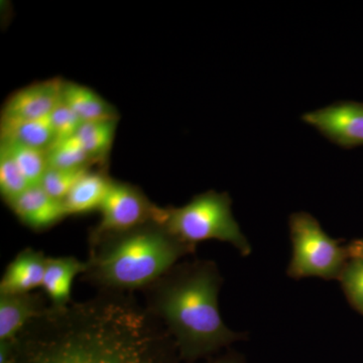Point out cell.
Instances as JSON below:
<instances>
[{
  "label": "cell",
  "mask_w": 363,
  "mask_h": 363,
  "mask_svg": "<svg viewBox=\"0 0 363 363\" xmlns=\"http://www.w3.org/2000/svg\"><path fill=\"white\" fill-rule=\"evenodd\" d=\"M30 187L9 152L0 147V193L4 202L9 205Z\"/></svg>",
  "instance_id": "d6986e66"
},
{
  "label": "cell",
  "mask_w": 363,
  "mask_h": 363,
  "mask_svg": "<svg viewBox=\"0 0 363 363\" xmlns=\"http://www.w3.org/2000/svg\"><path fill=\"white\" fill-rule=\"evenodd\" d=\"M116 128V121L84 123L73 138L96 162L97 166L104 169L108 162Z\"/></svg>",
  "instance_id": "2e32d148"
},
{
  "label": "cell",
  "mask_w": 363,
  "mask_h": 363,
  "mask_svg": "<svg viewBox=\"0 0 363 363\" xmlns=\"http://www.w3.org/2000/svg\"><path fill=\"white\" fill-rule=\"evenodd\" d=\"M91 169H63L49 168L40 186L54 199L63 202L76 183Z\"/></svg>",
  "instance_id": "ffe728a7"
},
{
  "label": "cell",
  "mask_w": 363,
  "mask_h": 363,
  "mask_svg": "<svg viewBox=\"0 0 363 363\" xmlns=\"http://www.w3.org/2000/svg\"><path fill=\"white\" fill-rule=\"evenodd\" d=\"M204 363H247V362H245V358L240 353L228 351L225 354L208 360V362Z\"/></svg>",
  "instance_id": "603a6c76"
},
{
  "label": "cell",
  "mask_w": 363,
  "mask_h": 363,
  "mask_svg": "<svg viewBox=\"0 0 363 363\" xmlns=\"http://www.w3.org/2000/svg\"><path fill=\"white\" fill-rule=\"evenodd\" d=\"M111 180L106 169H89L63 200L67 215H84L99 210Z\"/></svg>",
  "instance_id": "4fadbf2b"
},
{
  "label": "cell",
  "mask_w": 363,
  "mask_h": 363,
  "mask_svg": "<svg viewBox=\"0 0 363 363\" xmlns=\"http://www.w3.org/2000/svg\"><path fill=\"white\" fill-rule=\"evenodd\" d=\"M293 253L286 274L290 278L338 279L350 259L347 247L330 238L319 222L307 212L289 219Z\"/></svg>",
  "instance_id": "5b68a950"
},
{
  "label": "cell",
  "mask_w": 363,
  "mask_h": 363,
  "mask_svg": "<svg viewBox=\"0 0 363 363\" xmlns=\"http://www.w3.org/2000/svg\"><path fill=\"white\" fill-rule=\"evenodd\" d=\"M162 210V207L150 201L138 186L112 179L104 202L98 210L101 213V219L90 231L89 245L150 221L160 222Z\"/></svg>",
  "instance_id": "8992f818"
},
{
  "label": "cell",
  "mask_w": 363,
  "mask_h": 363,
  "mask_svg": "<svg viewBox=\"0 0 363 363\" xmlns=\"http://www.w3.org/2000/svg\"><path fill=\"white\" fill-rule=\"evenodd\" d=\"M50 118H51L52 128H54L56 142H62V140L73 138L83 123L77 114L72 111L70 107L63 101V99L52 112Z\"/></svg>",
  "instance_id": "7402d4cb"
},
{
  "label": "cell",
  "mask_w": 363,
  "mask_h": 363,
  "mask_svg": "<svg viewBox=\"0 0 363 363\" xmlns=\"http://www.w3.org/2000/svg\"><path fill=\"white\" fill-rule=\"evenodd\" d=\"M49 168L76 169L97 166L92 157L74 138L52 143L47 150Z\"/></svg>",
  "instance_id": "ac0fdd59"
},
{
  "label": "cell",
  "mask_w": 363,
  "mask_h": 363,
  "mask_svg": "<svg viewBox=\"0 0 363 363\" xmlns=\"http://www.w3.org/2000/svg\"><path fill=\"white\" fill-rule=\"evenodd\" d=\"M0 147L9 152L32 187L40 186L49 169L47 150L6 142H0Z\"/></svg>",
  "instance_id": "e0dca14e"
},
{
  "label": "cell",
  "mask_w": 363,
  "mask_h": 363,
  "mask_svg": "<svg viewBox=\"0 0 363 363\" xmlns=\"http://www.w3.org/2000/svg\"><path fill=\"white\" fill-rule=\"evenodd\" d=\"M175 341L133 294L50 305L13 340V363H178Z\"/></svg>",
  "instance_id": "6da1fadb"
},
{
  "label": "cell",
  "mask_w": 363,
  "mask_h": 363,
  "mask_svg": "<svg viewBox=\"0 0 363 363\" xmlns=\"http://www.w3.org/2000/svg\"><path fill=\"white\" fill-rule=\"evenodd\" d=\"M87 262L74 257H48L43 290L52 307L62 308L72 303L74 279L87 271Z\"/></svg>",
  "instance_id": "7c38bea8"
},
{
  "label": "cell",
  "mask_w": 363,
  "mask_h": 363,
  "mask_svg": "<svg viewBox=\"0 0 363 363\" xmlns=\"http://www.w3.org/2000/svg\"><path fill=\"white\" fill-rule=\"evenodd\" d=\"M42 294L0 295V341L14 340L33 319L48 309Z\"/></svg>",
  "instance_id": "30bf717a"
},
{
  "label": "cell",
  "mask_w": 363,
  "mask_h": 363,
  "mask_svg": "<svg viewBox=\"0 0 363 363\" xmlns=\"http://www.w3.org/2000/svg\"><path fill=\"white\" fill-rule=\"evenodd\" d=\"M63 101L77 114L83 123L118 121L116 107L84 85L65 81Z\"/></svg>",
  "instance_id": "9a60e30c"
},
{
  "label": "cell",
  "mask_w": 363,
  "mask_h": 363,
  "mask_svg": "<svg viewBox=\"0 0 363 363\" xmlns=\"http://www.w3.org/2000/svg\"><path fill=\"white\" fill-rule=\"evenodd\" d=\"M231 205L228 193L207 191L184 206L162 208L160 223L187 245L197 247L202 241L219 240L248 257L252 245L234 218Z\"/></svg>",
  "instance_id": "277c9868"
},
{
  "label": "cell",
  "mask_w": 363,
  "mask_h": 363,
  "mask_svg": "<svg viewBox=\"0 0 363 363\" xmlns=\"http://www.w3.org/2000/svg\"><path fill=\"white\" fill-rule=\"evenodd\" d=\"M195 250L160 222L150 221L90 245L82 277L100 292H143Z\"/></svg>",
  "instance_id": "3957f363"
},
{
  "label": "cell",
  "mask_w": 363,
  "mask_h": 363,
  "mask_svg": "<svg viewBox=\"0 0 363 363\" xmlns=\"http://www.w3.org/2000/svg\"><path fill=\"white\" fill-rule=\"evenodd\" d=\"M0 142L45 150L56 142L51 118L0 119Z\"/></svg>",
  "instance_id": "5bb4252c"
},
{
  "label": "cell",
  "mask_w": 363,
  "mask_h": 363,
  "mask_svg": "<svg viewBox=\"0 0 363 363\" xmlns=\"http://www.w3.org/2000/svg\"><path fill=\"white\" fill-rule=\"evenodd\" d=\"M338 281L348 302L363 315V259L350 257Z\"/></svg>",
  "instance_id": "44dd1931"
},
{
  "label": "cell",
  "mask_w": 363,
  "mask_h": 363,
  "mask_svg": "<svg viewBox=\"0 0 363 363\" xmlns=\"http://www.w3.org/2000/svg\"><path fill=\"white\" fill-rule=\"evenodd\" d=\"M303 121L344 149L363 145V104L340 101L310 111Z\"/></svg>",
  "instance_id": "52a82bcc"
},
{
  "label": "cell",
  "mask_w": 363,
  "mask_h": 363,
  "mask_svg": "<svg viewBox=\"0 0 363 363\" xmlns=\"http://www.w3.org/2000/svg\"><path fill=\"white\" fill-rule=\"evenodd\" d=\"M222 283L214 262L196 259L179 262L143 291L145 309L174 339L181 360L197 362L245 338L222 319Z\"/></svg>",
  "instance_id": "7a4b0ae2"
},
{
  "label": "cell",
  "mask_w": 363,
  "mask_h": 363,
  "mask_svg": "<svg viewBox=\"0 0 363 363\" xmlns=\"http://www.w3.org/2000/svg\"><path fill=\"white\" fill-rule=\"evenodd\" d=\"M346 247H347L350 257H357V259H363V238L351 241Z\"/></svg>",
  "instance_id": "cb8c5ba5"
},
{
  "label": "cell",
  "mask_w": 363,
  "mask_h": 363,
  "mask_svg": "<svg viewBox=\"0 0 363 363\" xmlns=\"http://www.w3.org/2000/svg\"><path fill=\"white\" fill-rule=\"evenodd\" d=\"M9 206L21 223L35 231H44L68 216L63 202L47 194L40 186L28 188Z\"/></svg>",
  "instance_id": "9c48e42d"
},
{
  "label": "cell",
  "mask_w": 363,
  "mask_h": 363,
  "mask_svg": "<svg viewBox=\"0 0 363 363\" xmlns=\"http://www.w3.org/2000/svg\"><path fill=\"white\" fill-rule=\"evenodd\" d=\"M65 80L51 78L16 91L4 102L2 118L40 119L51 116L63 99Z\"/></svg>",
  "instance_id": "ba28073f"
},
{
  "label": "cell",
  "mask_w": 363,
  "mask_h": 363,
  "mask_svg": "<svg viewBox=\"0 0 363 363\" xmlns=\"http://www.w3.org/2000/svg\"><path fill=\"white\" fill-rule=\"evenodd\" d=\"M48 257L33 248L21 250L11 264L0 281V295L32 293L42 288Z\"/></svg>",
  "instance_id": "8fae6325"
}]
</instances>
